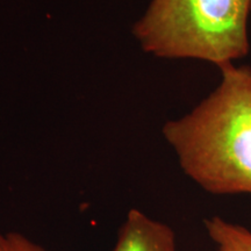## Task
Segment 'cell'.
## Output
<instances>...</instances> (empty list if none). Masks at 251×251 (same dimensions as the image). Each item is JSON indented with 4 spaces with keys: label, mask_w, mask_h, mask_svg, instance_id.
Segmentation results:
<instances>
[{
    "label": "cell",
    "mask_w": 251,
    "mask_h": 251,
    "mask_svg": "<svg viewBox=\"0 0 251 251\" xmlns=\"http://www.w3.org/2000/svg\"><path fill=\"white\" fill-rule=\"evenodd\" d=\"M113 251H177L176 234L170 226L130 209L119 229Z\"/></svg>",
    "instance_id": "cell-3"
},
{
    "label": "cell",
    "mask_w": 251,
    "mask_h": 251,
    "mask_svg": "<svg viewBox=\"0 0 251 251\" xmlns=\"http://www.w3.org/2000/svg\"><path fill=\"white\" fill-rule=\"evenodd\" d=\"M208 236L218 251H251V230L220 216L203 221Z\"/></svg>",
    "instance_id": "cell-4"
},
{
    "label": "cell",
    "mask_w": 251,
    "mask_h": 251,
    "mask_svg": "<svg viewBox=\"0 0 251 251\" xmlns=\"http://www.w3.org/2000/svg\"><path fill=\"white\" fill-rule=\"evenodd\" d=\"M251 0H151L134 35L148 54L219 69L249 54Z\"/></svg>",
    "instance_id": "cell-2"
},
{
    "label": "cell",
    "mask_w": 251,
    "mask_h": 251,
    "mask_svg": "<svg viewBox=\"0 0 251 251\" xmlns=\"http://www.w3.org/2000/svg\"><path fill=\"white\" fill-rule=\"evenodd\" d=\"M216 89L163 135L184 174L216 196H251V67L220 68Z\"/></svg>",
    "instance_id": "cell-1"
},
{
    "label": "cell",
    "mask_w": 251,
    "mask_h": 251,
    "mask_svg": "<svg viewBox=\"0 0 251 251\" xmlns=\"http://www.w3.org/2000/svg\"><path fill=\"white\" fill-rule=\"evenodd\" d=\"M0 251H46L29 238L17 231H0Z\"/></svg>",
    "instance_id": "cell-5"
}]
</instances>
